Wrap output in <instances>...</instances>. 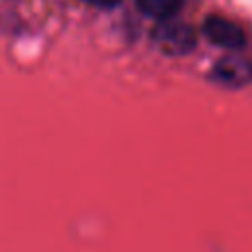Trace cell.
Masks as SVG:
<instances>
[{"label":"cell","instance_id":"3","mask_svg":"<svg viewBox=\"0 0 252 252\" xmlns=\"http://www.w3.org/2000/svg\"><path fill=\"white\" fill-rule=\"evenodd\" d=\"M213 75L222 85L242 87V85H248L252 81V63L238 57V55H228L217 63Z\"/></svg>","mask_w":252,"mask_h":252},{"label":"cell","instance_id":"2","mask_svg":"<svg viewBox=\"0 0 252 252\" xmlns=\"http://www.w3.org/2000/svg\"><path fill=\"white\" fill-rule=\"evenodd\" d=\"M203 33L217 45L220 47H226V49H240L246 41L242 30L224 20V18H217V16H211L209 20H205L203 24Z\"/></svg>","mask_w":252,"mask_h":252},{"label":"cell","instance_id":"4","mask_svg":"<svg viewBox=\"0 0 252 252\" xmlns=\"http://www.w3.org/2000/svg\"><path fill=\"white\" fill-rule=\"evenodd\" d=\"M136 4L146 16L167 22L177 14L181 0H136Z\"/></svg>","mask_w":252,"mask_h":252},{"label":"cell","instance_id":"5","mask_svg":"<svg viewBox=\"0 0 252 252\" xmlns=\"http://www.w3.org/2000/svg\"><path fill=\"white\" fill-rule=\"evenodd\" d=\"M91 6H96V8H114L120 4V0H83Z\"/></svg>","mask_w":252,"mask_h":252},{"label":"cell","instance_id":"1","mask_svg":"<svg viewBox=\"0 0 252 252\" xmlns=\"http://www.w3.org/2000/svg\"><path fill=\"white\" fill-rule=\"evenodd\" d=\"M154 41L167 55H185L195 47L197 35L191 26L167 20L154 28Z\"/></svg>","mask_w":252,"mask_h":252}]
</instances>
